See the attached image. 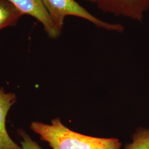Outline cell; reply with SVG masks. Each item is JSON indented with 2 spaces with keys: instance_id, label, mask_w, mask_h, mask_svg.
I'll return each instance as SVG.
<instances>
[{
  "instance_id": "cell-1",
  "label": "cell",
  "mask_w": 149,
  "mask_h": 149,
  "mask_svg": "<svg viewBox=\"0 0 149 149\" xmlns=\"http://www.w3.org/2000/svg\"><path fill=\"white\" fill-rule=\"evenodd\" d=\"M31 129L53 149H119L122 143L116 138L87 136L66 127L59 118L51 124L33 122Z\"/></svg>"
},
{
  "instance_id": "cell-2",
  "label": "cell",
  "mask_w": 149,
  "mask_h": 149,
  "mask_svg": "<svg viewBox=\"0 0 149 149\" xmlns=\"http://www.w3.org/2000/svg\"><path fill=\"white\" fill-rule=\"evenodd\" d=\"M42 1L59 37L63 31L65 18L69 16L84 19L96 27L107 31L118 33L125 31V28L123 24L102 20L91 14L75 0H42Z\"/></svg>"
},
{
  "instance_id": "cell-3",
  "label": "cell",
  "mask_w": 149,
  "mask_h": 149,
  "mask_svg": "<svg viewBox=\"0 0 149 149\" xmlns=\"http://www.w3.org/2000/svg\"><path fill=\"white\" fill-rule=\"evenodd\" d=\"M95 4L103 12L139 22L149 10V0H96Z\"/></svg>"
},
{
  "instance_id": "cell-4",
  "label": "cell",
  "mask_w": 149,
  "mask_h": 149,
  "mask_svg": "<svg viewBox=\"0 0 149 149\" xmlns=\"http://www.w3.org/2000/svg\"><path fill=\"white\" fill-rule=\"evenodd\" d=\"M23 15L32 16L43 25L48 37L53 39L59 37L54 27L53 22L42 0H10Z\"/></svg>"
},
{
  "instance_id": "cell-5",
  "label": "cell",
  "mask_w": 149,
  "mask_h": 149,
  "mask_svg": "<svg viewBox=\"0 0 149 149\" xmlns=\"http://www.w3.org/2000/svg\"><path fill=\"white\" fill-rule=\"evenodd\" d=\"M16 100L15 93L0 88V149H23L12 140L6 127V117Z\"/></svg>"
},
{
  "instance_id": "cell-6",
  "label": "cell",
  "mask_w": 149,
  "mask_h": 149,
  "mask_svg": "<svg viewBox=\"0 0 149 149\" xmlns=\"http://www.w3.org/2000/svg\"><path fill=\"white\" fill-rule=\"evenodd\" d=\"M23 15L10 0H0V31L15 26Z\"/></svg>"
},
{
  "instance_id": "cell-7",
  "label": "cell",
  "mask_w": 149,
  "mask_h": 149,
  "mask_svg": "<svg viewBox=\"0 0 149 149\" xmlns=\"http://www.w3.org/2000/svg\"><path fill=\"white\" fill-rule=\"evenodd\" d=\"M125 149H149V128L138 129L133 135L132 142Z\"/></svg>"
},
{
  "instance_id": "cell-8",
  "label": "cell",
  "mask_w": 149,
  "mask_h": 149,
  "mask_svg": "<svg viewBox=\"0 0 149 149\" xmlns=\"http://www.w3.org/2000/svg\"><path fill=\"white\" fill-rule=\"evenodd\" d=\"M18 133L22 138L21 142L22 148L23 149H42L38 144L37 143L34 141L30 136L22 129H19Z\"/></svg>"
},
{
  "instance_id": "cell-9",
  "label": "cell",
  "mask_w": 149,
  "mask_h": 149,
  "mask_svg": "<svg viewBox=\"0 0 149 149\" xmlns=\"http://www.w3.org/2000/svg\"><path fill=\"white\" fill-rule=\"evenodd\" d=\"M86 1H88V2H90L91 3H93V4H95V1H96V0H85Z\"/></svg>"
}]
</instances>
